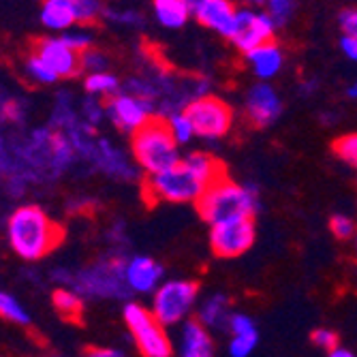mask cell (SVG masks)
Returning a JSON list of instances; mask_svg holds the SVG:
<instances>
[{"instance_id":"cell-1","label":"cell","mask_w":357,"mask_h":357,"mask_svg":"<svg viewBox=\"0 0 357 357\" xmlns=\"http://www.w3.org/2000/svg\"><path fill=\"white\" fill-rule=\"evenodd\" d=\"M225 174L218 158L192 152L165 172L148 174L144 180V197L148 204H195L206 186Z\"/></svg>"},{"instance_id":"cell-2","label":"cell","mask_w":357,"mask_h":357,"mask_svg":"<svg viewBox=\"0 0 357 357\" xmlns=\"http://www.w3.org/2000/svg\"><path fill=\"white\" fill-rule=\"evenodd\" d=\"M7 236L17 257L26 261H39L62 242L64 231L41 208L24 206L11 214Z\"/></svg>"},{"instance_id":"cell-3","label":"cell","mask_w":357,"mask_h":357,"mask_svg":"<svg viewBox=\"0 0 357 357\" xmlns=\"http://www.w3.org/2000/svg\"><path fill=\"white\" fill-rule=\"evenodd\" d=\"M195 208H197L199 216L212 227L225 220L255 216L259 204L257 192L250 186H242L222 174L206 186L199 199L195 202Z\"/></svg>"},{"instance_id":"cell-4","label":"cell","mask_w":357,"mask_h":357,"mask_svg":"<svg viewBox=\"0 0 357 357\" xmlns=\"http://www.w3.org/2000/svg\"><path fill=\"white\" fill-rule=\"evenodd\" d=\"M131 135H133L131 139L133 156L146 174L165 172L182 158L178 150V142L169 131L167 118L163 116H152Z\"/></svg>"},{"instance_id":"cell-5","label":"cell","mask_w":357,"mask_h":357,"mask_svg":"<svg viewBox=\"0 0 357 357\" xmlns=\"http://www.w3.org/2000/svg\"><path fill=\"white\" fill-rule=\"evenodd\" d=\"M124 323L131 332L137 349L146 357H169L174 353L172 340L165 332V326L160 323L152 310L139 304L124 306Z\"/></svg>"},{"instance_id":"cell-6","label":"cell","mask_w":357,"mask_h":357,"mask_svg":"<svg viewBox=\"0 0 357 357\" xmlns=\"http://www.w3.org/2000/svg\"><path fill=\"white\" fill-rule=\"evenodd\" d=\"M199 296V284L192 280H167L158 284L152 298V312L163 323L172 328L176 323L184 321Z\"/></svg>"},{"instance_id":"cell-7","label":"cell","mask_w":357,"mask_h":357,"mask_svg":"<svg viewBox=\"0 0 357 357\" xmlns=\"http://www.w3.org/2000/svg\"><path fill=\"white\" fill-rule=\"evenodd\" d=\"M186 116L192 122L195 135L202 139H220L231 131L234 112L225 101L216 96H197L184 107Z\"/></svg>"},{"instance_id":"cell-8","label":"cell","mask_w":357,"mask_h":357,"mask_svg":"<svg viewBox=\"0 0 357 357\" xmlns=\"http://www.w3.org/2000/svg\"><path fill=\"white\" fill-rule=\"evenodd\" d=\"M255 236L252 216L216 222L210 229V248L220 259H236L255 244Z\"/></svg>"},{"instance_id":"cell-9","label":"cell","mask_w":357,"mask_h":357,"mask_svg":"<svg viewBox=\"0 0 357 357\" xmlns=\"http://www.w3.org/2000/svg\"><path fill=\"white\" fill-rule=\"evenodd\" d=\"M276 24L268 15V11H255V9H238L236 28L231 32L229 41L242 52H250L268 41H274Z\"/></svg>"},{"instance_id":"cell-10","label":"cell","mask_w":357,"mask_h":357,"mask_svg":"<svg viewBox=\"0 0 357 357\" xmlns=\"http://www.w3.org/2000/svg\"><path fill=\"white\" fill-rule=\"evenodd\" d=\"M152 109V101L137 94H112L107 101V116L126 133H135L144 122H148Z\"/></svg>"},{"instance_id":"cell-11","label":"cell","mask_w":357,"mask_h":357,"mask_svg":"<svg viewBox=\"0 0 357 357\" xmlns=\"http://www.w3.org/2000/svg\"><path fill=\"white\" fill-rule=\"evenodd\" d=\"M32 54L41 56L60 77H75L84 71L82 52L73 50L62 37L60 39H39L32 45Z\"/></svg>"},{"instance_id":"cell-12","label":"cell","mask_w":357,"mask_h":357,"mask_svg":"<svg viewBox=\"0 0 357 357\" xmlns=\"http://www.w3.org/2000/svg\"><path fill=\"white\" fill-rule=\"evenodd\" d=\"M280 114H282V101L270 84L261 82V84H255L248 90V94H246V118L252 126L266 128V126L274 124Z\"/></svg>"},{"instance_id":"cell-13","label":"cell","mask_w":357,"mask_h":357,"mask_svg":"<svg viewBox=\"0 0 357 357\" xmlns=\"http://www.w3.org/2000/svg\"><path fill=\"white\" fill-rule=\"evenodd\" d=\"M163 278V266L152 257H133L124 266V282L135 294H154Z\"/></svg>"},{"instance_id":"cell-14","label":"cell","mask_w":357,"mask_h":357,"mask_svg":"<svg viewBox=\"0 0 357 357\" xmlns=\"http://www.w3.org/2000/svg\"><path fill=\"white\" fill-rule=\"evenodd\" d=\"M192 15L197 17V22L202 26L218 32V35L225 39H229L234 28H236L238 9L231 0H206V3Z\"/></svg>"},{"instance_id":"cell-15","label":"cell","mask_w":357,"mask_h":357,"mask_svg":"<svg viewBox=\"0 0 357 357\" xmlns=\"http://www.w3.org/2000/svg\"><path fill=\"white\" fill-rule=\"evenodd\" d=\"M244 56H246L250 71L264 82L276 77L280 73V69H282V64H284V54L274 41L259 45V47L246 52Z\"/></svg>"},{"instance_id":"cell-16","label":"cell","mask_w":357,"mask_h":357,"mask_svg":"<svg viewBox=\"0 0 357 357\" xmlns=\"http://www.w3.org/2000/svg\"><path fill=\"white\" fill-rule=\"evenodd\" d=\"M180 353L184 357H210L214 355V340L199 319H188L180 336Z\"/></svg>"},{"instance_id":"cell-17","label":"cell","mask_w":357,"mask_h":357,"mask_svg":"<svg viewBox=\"0 0 357 357\" xmlns=\"http://www.w3.org/2000/svg\"><path fill=\"white\" fill-rule=\"evenodd\" d=\"M197 319L204 323L208 330H225L229 328L231 319V302L225 294H214L210 296L197 312Z\"/></svg>"},{"instance_id":"cell-18","label":"cell","mask_w":357,"mask_h":357,"mask_svg":"<svg viewBox=\"0 0 357 357\" xmlns=\"http://www.w3.org/2000/svg\"><path fill=\"white\" fill-rule=\"evenodd\" d=\"M41 22L52 30H69L77 17L67 0H43Z\"/></svg>"},{"instance_id":"cell-19","label":"cell","mask_w":357,"mask_h":357,"mask_svg":"<svg viewBox=\"0 0 357 357\" xmlns=\"http://www.w3.org/2000/svg\"><path fill=\"white\" fill-rule=\"evenodd\" d=\"M152 7L158 24L165 28H182L192 13L182 0H152Z\"/></svg>"},{"instance_id":"cell-20","label":"cell","mask_w":357,"mask_h":357,"mask_svg":"<svg viewBox=\"0 0 357 357\" xmlns=\"http://www.w3.org/2000/svg\"><path fill=\"white\" fill-rule=\"evenodd\" d=\"M54 306L60 312L62 319H67L71 323H82L84 319V302L79 296H75L73 291L67 289H58L54 294Z\"/></svg>"},{"instance_id":"cell-21","label":"cell","mask_w":357,"mask_h":357,"mask_svg":"<svg viewBox=\"0 0 357 357\" xmlns=\"http://www.w3.org/2000/svg\"><path fill=\"white\" fill-rule=\"evenodd\" d=\"M167 124H169V131H172V135H174V139L178 142V146H184V144H188L192 137H197L195 135V128H192V122H190V118L186 116V112L182 109H178V112H172L169 116H167Z\"/></svg>"},{"instance_id":"cell-22","label":"cell","mask_w":357,"mask_h":357,"mask_svg":"<svg viewBox=\"0 0 357 357\" xmlns=\"http://www.w3.org/2000/svg\"><path fill=\"white\" fill-rule=\"evenodd\" d=\"M86 90L90 94H96V96H112L116 94L118 90V77L107 73V71H96V73H90L84 82Z\"/></svg>"},{"instance_id":"cell-23","label":"cell","mask_w":357,"mask_h":357,"mask_svg":"<svg viewBox=\"0 0 357 357\" xmlns=\"http://www.w3.org/2000/svg\"><path fill=\"white\" fill-rule=\"evenodd\" d=\"M266 11L272 17V22L276 24V28H282L294 20L298 5H296V0H268Z\"/></svg>"},{"instance_id":"cell-24","label":"cell","mask_w":357,"mask_h":357,"mask_svg":"<svg viewBox=\"0 0 357 357\" xmlns=\"http://www.w3.org/2000/svg\"><path fill=\"white\" fill-rule=\"evenodd\" d=\"M332 150L340 160H344L347 165L357 167V133H347V135L334 139Z\"/></svg>"},{"instance_id":"cell-25","label":"cell","mask_w":357,"mask_h":357,"mask_svg":"<svg viewBox=\"0 0 357 357\" xmlns=\"http://www.w3.org/2000/svg\"><path fill=\"white\" fill-rule=\"evenodd\" d=\"M79 24H94L101 17V0H67Z\"/></svg>"},{"instance_id":"cell-26","label":"cell","mask_w":357,"mask_h":357,"mask_svg":"<svg viewBox=\"0 0 357 357\" xmlns=\"http://www.w3.org/2000/svg\"><path fill=\"white\" fill-rule=\"evenodd\" d=\"M26 69H28V73H30L32 79H37V82H41V84H54L56 79H60V75L50 67V64H47L41 56H37V54H32V56L28 58Z\"/></svg>"},{"instance_id":"cell-27","label":"cell","mask_w":357,"mask_h":357,"mask_svg":"<svg viewBox=\"0 0 357 357\" xmlns=\"http://www.w3.org/2000/svg\"><path fill=\"white\" fill-rule=\"evenodd\" d=\"M0 317L7 321H13V323H20V326H26L28 323V312L22 308V304L17 300H13L9 294H5V291H0Z\"/></svg>"},{"instance_id":"cell-28","label":"cell","mask_w":357,"mask_h":357,"mask_svg":"<svg viewBox=\"0 0 357 357\" xmlns=\"http://www.w3.org/2000/svg\"><path fill=\"white\" fill-rule=\"evenodd\" d=\"M259 342V334L250 332V334H231V342H229V353L234 357H246L255 351Z\"/></svg>"},{"instance_id":"cell-29","label":"cell","mask_w":357,"mask_h":357,"mask_svg":"<svg viewBox=\"0 0 357 357\" xmlns=\"http://www.w3.org/2000/svg\"><path fill=\"white\" fill-rule=\"evenodd\" d=\"M330 231L338 240H351L355 236V222H353V218H349L344 214H336L330 218Z\"/></svg>"},{"instance_id":"cell-30","label":"cell","mask_w":357,"mask_h":357,"mask_svg":"<svg viewBox=\"0 0 357 357\" xmlns=\"http://www.w3.org/2000/svg\"><path fill=\"white\" fill-rule=\"evenodd\" d=\"M310 342L319 349H323L326 353H330L332 349H336L340 344L338 334L334 330H326V328H319L310 334Z\"/></svg>"},{"instance_id":"cell-31","label":"cell","mask_w":357,"mask_h":357,"mask_svg":"<svg viewBox=\"0 0 357 357\" xmlns=\"http://www.w3.org/2000/svg\"><path fill=\"white\" fill-rule=\"evenodd\" d=\"M82 64H84V71L88 73H96V71H105L107 67V58L101 52H94L92 47L82 52Z\"/></svg>"},{"instance_id":"cell-32","label":"cell","mask_w":357,"mask_h":357,"mask_svg":"<svg viewBox=\"0 0 357 357\" xmlns=\"http://www.w3.org/2000/svg\"><path fill=\"white\" fill-rule=\"evenodd\" d=\"M229 330L231 334H250V332H257L255 328V321L244 314V312H231V319H229Z\"/></svg>"},{"instance_id":"cell-33","label":"cell","mask_w":357,"mask_h":357,"mask_svg":"<svg viewBox=\"0 0 357 357\" xmlns=\"http://www.w3.org/2000/svg\"><path fill=\"white\" fill-rule=\"evenodd\" d=\"M342 35L355 37L357 39V9H344L338 17Z\"/></svg>"},{"instance_id":"cell-34","label":"cell","mask_w":357,"mask_h":357,"mask_svg":"<svg viewBox=\"0 0 357 357\" xmlns=\"http://www.w3.org/2000/svg\"><path fill=\"white\" fill-rule=\"evenodd\" d=\"M62 39L77 52H86L92 45V39H90V35H86V32H64Z\"/></svg>"},{"instance_id":"cell-35","label":"cell","mask_w":357,"mask_h":357,"mask_svg":"<svg viewBox=\"0 0 357 357\" xmlns=\"http://www.w3.org/2000/svg\"><path fill=\"white\" fill-rule=\"evenodd\" d=\"M340 50H342V54H344L349 60L357 62V39H355V37L342 35V39H340Z\"/></svg>"},{"instance_id":"cell-36","label":"cell","mask_w":357,"mask_h":357,"mask_svg":"<svg viewBox=\"0 0 357 357\" xmlns=\"http://www.w3.org/2000/svg\"><path fill=\"white\" fill-rule=\"evenodd\" d=\"M86 355H92V357H118L120 351H116V349H92V347H88L86 349Z\"/></svg>"},{"instance_id":"cell-37","label":"cell","mask_w":357,"mask_h":357,"mask_svg":"<svg viewBox=\"0 0 357 357\" xmlns=\"http://www.w3.org/2000/svg\"><path fill=\"white\" fill-rule=\"evenodd\" d=\"M330 355H332V357H353V351H349V349H340V344H338L336 349H332V351H330Z\"/></svg>"},{"instance_id":"cell-38","label":"cell","mask_w":357,"mask_h":357,"mask_svg":"<svg viewBox=\"0 0 357 357\" xmlns=\"http://www.w3.org/2000/svg\"><path fill=\"white\" fill-rule=\"evenodd\" d=\"M182 3H184V5H186V7H188L192 13H195V11H197V9H199L204 3H206V0H182Z\"/></svg>"},{"instance_id":"cell-39","label":"cell","mask_w":357,"mask_h":357,"mask_svg":"<svg viewBox=\"0 0 357 357\" xmlns=\"http://www.w3.org/2000/svg\"><path fill=\"white\" fill-rule=\"evenodd\" d=\"M5 114H7V116H11V118H15V116H17V105L9 103V105L5 107Z\"/></svg>"},{"instance_id":"cell-40","label":"cell","mask_w":357,"mask_h":357,"mask_svg":"<svg viewBox=\"0 0 357 357\" xmlns=\"http://www.w3.org/2000/svg\"><path fill=\"white\" fill-rule=\"evenodd\" d=\"M347 94L351 96V99H357V82H353V84L349 86V90H347Z\"/></svg>"},{"instance_id":"cell-41","label":"cell","mask_w":357,"mask_h":357,"mask_svg":"<svg viewBox=\"0 0 357 357\" xmlns=\"http://www.w3.org/2000/svg\"><path fill=\"white\" fill-rule=\"evenodd\" d=\"M242 3H246V5H266L268 0H242Z\"/></svg>"},{"instance_id":"cell-42","label":"cell","mask_w":357,"mask_h":357,"mask_svg":"<svg viewBox=\"0 0 357 357\" xmlns=\"http://www.w3.org/2000/svg\"><path fill=\"white\" fill-rule=\"evenodd\" d=\"M355 255H357V238H355Z\"/></svg>"}]
</instances>
